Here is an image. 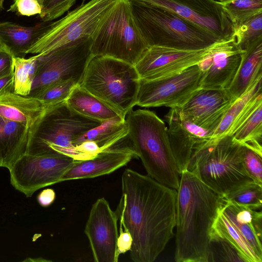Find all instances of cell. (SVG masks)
Wrapping results in <instances>:
<instances>
[{"label": "cell", "instance_id": "6da1fadb", "mask_svg": "<svg viewBox=\"0 0 262 262\" xmlns=\"http://www.w3.org/2000/svg\"><path fill=\"white\" fill-rule=\"evenodd\" d=\"M122 195L115 211L119 228L130 233V257L153 262L173 237L177 191L130 168L121 177Z\"/></svg>", "mask_w": 262, "mask_h": 262}, {"label": "cell", "instance_id": "7a4b0ae2", "mask_svg": "<svg viewBox=\"0 0 262 262\" xmlns=\"http://www.w3.org/2000/svg\"><path fill=\"white\" fill-rule=\"evenodd\" d=\"M177 191L174 259L208 262L211 226L223 198L187 169Z\"/></svg>", "mask_w": 262, "mask_h": 262}, {"label": "cell", "instance_id": "3957f363", "mask_svg": "<svg viewBox=\"0 0 262 262\" xmlns=\"http://www.w3.org/2000/svg\"><path fill=\"white\" fill-rule=\"evenodd\" d=\"M125 120L130 146L147 175L177 190L181 173L171 151L165 122L154 112L145 109H132Z\"/></svg>", "mask_w": 262, "mask_h": 262}, {"label": "cell", "instance_id": "277c9868", "mask_svg": "<svg viewBox=\"0 0 262 262\" xmlns=\"http://www.w3.org/2000/svg\"><path fill=\"white\" fill-rule=\"evenodd\" d=\"M242 145L231 136L196 146L187 169L223 196L253 180L243 161Z\"/></svg>", "mask_w": 262, "mask_h": 262}, {"label": "cell", "instance_id": "5b68a950", "mask_svg": "<svg viewBox=\"0 0 262 262\" xmlns=\"http://www.w3.org/2000/svg\"><path fill=\"white\" fill-rule=\"evenodd\" d=\"M129 2L136 24L149 47L198 50L223 40L170 11Z\"/></svg>", "mask_w": 262, "mask_h": 262}, {"label": "cell", "instance_id": "8992f818", "mask_svg": "<svg viewBox=\"0 0 262 262\" xmlns=\"http://www.w3.org/2000/svg\"><path fill=\"white\" fill-rule=\"evenodd\" d=\"M140 80L134 65L96 56L89 62L79 84L125 117L136 105Z\"/></svg>", "mask_w": 262, "mask_h": 262}, {"label": "cell", "instance_id": "52a82bcc", "mask_svg": "<svg viewBox=\"0 0 262 262\" xmlns=\"http://www.w3.org/2000/svg\"><path fill=\"white\" fill-rule=\"evenodd\" d=\"M91 38L94 56L110 57L134 66L149 47L134 20L129 0H114Z\"/></svg>", "mask_w": 262, "mask_h": 262}, {"label": "cell", "instance_id": "ba28073f", "mask_svg": "<svg viewBox=\"0 0 262 262\" xmlns=\"http://www.w3.org/2000/svg\"><path fill=\"white\" fill-rule=\"evenodd\" d=\"M101 123L75 113L64 102L46 111L33 131L27 154L58 153L75 160L73 141Z\"/></svg>", "mask_w": 262, "mask_h": 262}, {"label": "cell", "instance_id": "9c48e42d", "mask_svg": "<svg viewBox=\"0 0 262 262\" xmlns=\"http://www.w3.org/2000/svg\"><path fill=\"white\" fill-rule=\"evenodd\" d=\"M114 0H91L61 19L48 23L27 54L43 55L67 45L92 37Z\"/></svg>", "mask_w": 262, "mask_h": 262}, {"label": "cell", "instance_id": "30bf717a", "mask_svg": "<svg viewBox=\"0 0 262 262\" xmlns=\"http://www.w3.org/2000/svg\"><path fill=\"white\" fill-rule=\"evenodd\" d=\"M91 37L67 45L43 55H38L35 77L28 96H32L55 83L73 80L80 83L94 56Z\"/></svg>", "mask_w": 262, "mask_h": 262}, {"label": "cell", "instance_id": "8fae6325", "mask_svg": "<svg viewBox=\"0 0 262 262\" xmlns=\"http://www.w3.org/2000/svg\"><path fill=\"white\" fill-rule=\"evenodd\" d=\"M75 161L58 153L26 154L9 169L11 184L27 198L31 197L39 189L61 182Z\"/></svg>", "mask_w": 262, "mask_h": 262}, {"label": "cell", "instance_id": "7c38bea8", "mask_svg": "<svg viewBox=\"0 0 262 262\" xmlns=\"http://www.w3.org/2000/svg\"><path fill=\"white\" fill-rule=\"evenodd\" d=\"M201 72L197 64L168 76L140 79L136 105L179 108L200 88Z\"/></svg>", "mask_w": 262, "mask_h": 262}, {"label": "cell", "instance_id": "4fadbf2b", "mask_svg": "<svg viewBox=\"0 0 262 262\" xmlns=\"http://www.w3.org/2000/svg\"><path fill=\"white\" fill-rule=\"evenodd\" d=\"M133 1L173 13L221 39H229L233 36L232 24L221 2L216 0Z\"/></svg>", "mask_w": 262, "mask_h": 262}, {"label": "cell", "instance_id": "5bb4252c", "mask_svg": "<svg viewBox=\"0 0 262 262\" xmlns=\"http://www.w3.org/2000/svg\"><path fill=\"white\" fill-rule=\"evenodd\" d=\"M117 222L115 211L104 198L97 199L92 205L84 233L95 262L118 261Z\"/></svg>", "mask_w": 262, "mask_h": 262}, {"label": "cell", "instance_id": "9a60e30c", "mask_svg": "<svg viewBox=\"0 0 262 262\" xmlns=\"http://www.w3.org/2000/svg\"><path fill=\"white\" fill-rule=\"evenodd\" d=\"M213 45L198 50L149 46L140 56L135 67L140 79L152 80L168 76L197 64Z\"/></svg>", "mask_w": 262, "mask_h": 262}, {"label": "cell", "instance_id": "2e32d148", "mask_svg": "<svg viewBox=\"0 0 262 262\" xmlns=\"http://www.w3.org/2000/svg\"><path fill=\"white\" fill-rule=\"evenodd\" d=\"M244 52L233 36L215 43L197 64L201 72L200 88L226 90L236 74Z\"/></svg>", "mask_w": 262, "mask_h": 262}, {"label": "cell", "instance_id": "e0dca14e", "mask_svg": "<svg viewBox=\"0 0 262 262\" xmlns=\"http://www.w3.org/2000/svg\"><path fill=\"white\" fill-rule=\"evenodd\" d=\"M233 102L226 90L199 88L179 109L187 119L212 135Z\"/></svg>", "mask_w": 262, "mask_h": 262}, {"label": "cell", "instance_id": "ac0fdd59", "mask_svg": "<svg viewBox=\"0 0 262 262\" xmlns=\"http://www.w3.org/2000/svg\"><path fill=\"white\" fill-rule=\"evenodd\" d=\"M165 118L170 146L181 173L186 169L194 147L210 140L212 133L187 119L179 108H170Z\"/></svg>", "mask_w": 262, "mask_h": 262}, {"label": "cell", "instance_id": "d6986e66", "mask_svg": "<svg viewBox=\"0 0 262 262\" xmlns=\"http://www.w3.org/2000/svg\"><path fill=\"white\" fill-rule=\"evenodd\" d=\"M122 141L100 151L92 158L76 161L65 172L61 182L98 177L110 174L126 165L136 156L131 146L122 143Z\"/></svg>", "mask_w": 262, "mask_h": 262}, {"label": "cell", "instance_id": "ffe728a7", "mask_svg": "<svg viewBox=\"0 0 262 262\" xmlns=\"http://www.w3.org/2000/svg\"><path fill=\"white\" fill-rule=\"evenodd\" d=\"M45 112L43 104L36 98L15 93L13 82L0 92V116L21 123L32 132Z\"/></svg>", "mask_w": 262, "mask_h": 262}, {"label": "cell", "instance_id": "44dd1931", "mask_svg": "<svg viewBox=\"0 0 262 262\" xmlns=\"http://www.w3.org/2000/svg\"><path fill=\"white\" fill-rule=\"evenodd\" d=\"M262 76L230 105L210 140L232 136L256 107L262 104Z\"/></svg>", "mask_w": 262, "mask_h": 262}, {"label": "cell", "instance_id": "7402d4cb", "mask_svg": "<svg viewBox=\"0 0 262 262\" xmlns=\"http://www.w3.org/2000/svg\"><path fill=\"white\" fill-rule=\"evenodd\" d=\"M221 209L262 259L261 210L251 209L224 199Z\"/></svg>", "mask_w": 262, "mask_h": 262}, {"label": "cell", "instance_id": "603a6c76", "mask_svg": "<svg viewBox=\"0 0 262 262\" xmlns=\"http://www.w3.org/2000/svg\"><path fill=\"white\" fill-rule=\"evenodd\" d=\"M32 133L23 124L0 116V167L9 170L27 153Z\"/></svg>", "mask_w": 262, "mask_h": 262}, {"label": "cell", "instance_id": "cb8c5ba5", "mask_svg": "<svg viewBox=\"0 0 262 262\" xmlns=\"http://www.w3.org/2000/svg\"><path fill=\"white\" fill-rule=\"evenodd\" d=\"M48 22L26 27L0 21V46L12 57H25L29 48L45 30Z\"/></svg>", "mask_w": 262, "mask_h": 262}, {"label": "cell", "instance_id": "d4e9b609", "mask_svg": "<svg viewBox=\"0 0 262 262\" xmlns=\"http://www.w3.org/2000/svg\"><path fill=\"white\" fill-rule=\"evenodd\" d=\"M262 37L244 51L242 59L229 87L226 90L233 101L243 94L262 76Z\"/></svg>", "mask_w": 262, "mask_h": 262}, {"label": "cell", "instance_id": "484cf974", "mask_svg": "<svg viewBox=\"0 0 262 262\" xmlns=\"http://www.w3.org/2000/svg\"><path fill=\"white\" fill-rule=\"evenodd\" d=\"M66 103L75 113L100 123L118 117L125 118L119 111L90 93L79 84L74 86Z\"/></svg>", "mask_w": 262, "mask_h": 262}, {"label": "cell", "instance_id": "4316f807", "mask_svg": "<svg viewBox=\"0 0 262 262\" xmlns=\"http://www.w3.org/2000/svg\"><path fill=\"white\" fill-rule=\"evenodd\" d=\"M128 135V126L125 118H114L101 123L99 125L87 131L75 139L73 144L92 141L96 142L101 151L118 144Z\"/></svg>", "mask_w": 262, "mask_h": 262}, {"label": "cell", "instance_id": "83f0119b", "mask_svg": "<svg viewBox=\"0 0 262 262\" xmlns=\"http://www.w3.org/2000/svg\"><path fill=\"white\" fill-rule=\"evenodd\" d=\"M221 206L212 225L210 238V236H215L227 240L237 249L245 262H262V259L222 211Z\"/></svg>", "mask_w": 262, "mask_h": 262}, {"label": "cell", "instance_id": "f1b7e54d", "mask_svg": "<svg viewBox=\"0 0 262 262\" xmlns=\"http://www.w3.org/2000/svg\"><path fill=\"white\" fill-rule=\"evenodd\" d=\"M37 54L29 58L13 57V88L15 93L30 94L35 77Z\"/></svg>", "mask_w": 262, "mask_h": 262}, {"label": "cell", "instance_id": "f546056e", "mask_svg": "<svg viewBox=\"0 0 262 262\" xmlns=\"http://www.w3.org/2000/svg\"><path fill=\"white\" fill-rule=\"evenodd\" d=\"M231 136L241 144L262 151V104L256 107Z\"/></svg>", "mask_w": 262, "mask_h": 262}, {"label": "cell", "instance_id": "4dcf8cb0", "mask_svg": "<svg viewBox=\"0 0 262 262\" xmlns=\"http://www.w3.org/2000/svg\"><path fill=\"white\" fill-rule=\"evenodd\" d=\"M221 3L233 27L262 12V0H230Z\"/></svg>", "mask_w": 262, "mask_h": 262}, {"label": "cell", "instance_id": "1f68e13d", "mask_svg": "<svg viewBox=\"0 0 262 262\" xmlns=\"http://www.w3.org/2000/svg\"><path fill=\"white\" fill-rule=\"evenodd\" d=\"M225 200L253 210H261L262 205V184L254 181L244 184L222 196Z\"/></svg>", "mask_w": 262, "mask_h": 262}, {"label": "cell", "instance_id": "d6a6232c", "mask_svg": "<svg viewBox=\"0 0 262 262\" xmlns=\"http://www.w3.org/2000/svg\"><path fill=\"white\" fill-rule=\"evenodd\" d=\"M73 80L58 82L49 85L33 96L43 104L46 111L66 102L74 86Z\"/></svg>", "mask_w": 262, "mask_h": 262}, {"label": "cell", "instance_id": "836d02e7", "mask_svg": "<svg viewBox=\"0 0 262 262\" xmlns=\"http://www.w3.org/2000/svg\"><path fill=\"white\" fill-rule=\"evenodd\" d=\"M233 36L237 46L243 51L262 37V12L234 27Z\"/></svg>", "mask_w": 262, "mask_h": 262}, {"label": "cell", "instance_id": "e575fe53", "mask_svg": "<svg viewBox=\"0 0 262 262\" xmlns=\"http://www.w3.org/2000/svg\"><path fill=\"white\" fill-rule=\"evenodd\" d=\"M245 262L237 249L227 240L215 236H210L209 261Z\"/></svg>", "mask_w": 262, "mask_h": 262}, {"label": "cell", "instance_id": "d590c367", "mask_svg": "<svg viewBox=\"0 0 262 262\" xmlns=\"http://www.w3.org/2000/svg\"><path fill=\"white\" fill-rule=\"evenodd\" d=\"M242 145L243 164L246 172L254 182L262 184V151Z\"/></svg>", "mask_w": 262, "mask_h": 262}, {"label": "cell", "instance_id": "8d00e7d4", "mask_svg": "<svg viewBox=\"0 0 262 262\" xmlns=\"http://www.w3.org/2000/svg\"><path fill=\"white\" fill-rule=\"evenodd\" d=\"M41 11L40 18L43 22H49L62 15L75 3L76 0H37Z\"/></svg>", "mask_w": 262, "mask_h": 262}, {"label": "cell", "instance_id": "74e56055", "mask_svg": "<svg viewBox=\"0 0 262 262\" xmlns=\"http://www.w3.org/2000/svg\"><path fill=\"white\" fill-rule=\"evenodd\" d=\"M41 8L37 0H17L8 11L17 12L20 15L30 16L41 13Z\"/></svg>", "mask_w": 262, "mask_h": 262}, {"label": "cell", "instance_id": "f35d334b", "mask_svg": "<svg viewBox=\"0 0 262 262\" xmlns=\"http://www.w3.org/2000/svg\"><path fill=\"white\" fill-rule=\"evenodd\" d=\"M132 245V238L130 233L119 228L117 241V251L120 255L130 250Z\"/></svg>", "mask_w": 262, "mask_h": 262}, {"label": "cell", "instance_id": "ab89813d", "mask_svg": "<svg viewBox=\"0 0 262 262\" xmlns=\"http://www.w3.org/2000/svg\"><path fill=\"white\" fill-rule=\"evenodd\" d=\"M56 194L55 191L51 188H47L42 190L37 196V201L39 204L43 207L50 206L55 201Z\"/></svg>", "mask_w": 262, "mask_h": 262}, {"label": "cell", "instance_id": "60d3db41", "mask_svg": "<svg viewBox=\"0 0 262 262\" xmlns=\"http://www.w3.org/2000/svg\"><path fill=\"white\" fill-rule=\"evenodd\" d=\"M12 56L0 46V76L12 68Z\"/></svg>", "mask_w": 262, "mask_h": 262}, {"label": "cell", "instance_id": "b9f144b4", "mask_svg": "<svg viewBox=\"0 0 262 262\" xmlns=\"http://www.w3.org/2000/svg\"><path fill=\"white\" fill-rule=\"evenodd\" d=\"M12 66L10 71L0 76V92L9 84L13 82Z\"/></svg>", "mask_w": 262, "mask_h": 262}, {"label": "cell", "instance_id": "7bdbcfd3", "mask_svg": "<svg viewBox=\"0 0 262 262\" xmlns=\"http://www.w3.org/2000/svg\"><path fill=\"white\" fill-rule=\"evenodd\" d=\"M23 261H31V262H39V261H51V260L43 258L42 257L38 258H27L23 260Z\"/></svg>", "mask_w": 262, "mask_h": 262}, {"label": "cell", "instance_id": "ee69618b", "mask_svg": "<svg viewBox=\"0 0 262 262\" xmlns=\"http://www.w3.org/2000/svg\"><path fill=\"white\" fill-rule=\"evenodd\" d=\"M4 0H0V9H3V3Z\"/></svg>", "mask_w": 262, "mask_h": 262}, {"label": "cell", "instance_id": "f6af8a7d", "mask_svg": "<svg viewBox=\"0 0 262 262\" xmlns=\"http://www.w3.org/2000/svg\"><path fill=\"white\" fill-rule=\"evenodd\" d=\"M216 1H217L221 2H226L228 1H230V0H216Z\"/></svg>", "mask_w": 262, "mask_h": 262}, {"label": "cell", "instance_id": "bcb514c9", "mask_svg": "<svg viewBox=\"0 0 262 262\" xmlns=\"http://www.w3.org/2000/svg\"><path fill=\"white\" fill-rule=\"evenodd\" d=\"M85 1H86V0H82V4H83V3H84V2Z\"/></svg>", "mask_w": 262, "mask_h": 262}, {"label": "cell", "instance_id": "7dc6e473", "mask_svg": "<svg viewBox=\"0 0 262 262\" xmlns=\"http://www.w3.org/2000/svg\"><path fill=\"white\" fill-rule=\"evenodd\" d=\"M17 0H13V3L15 2Z\"/></svg>", "mask_w": 262, "mask_h": 262}]
</instances>
